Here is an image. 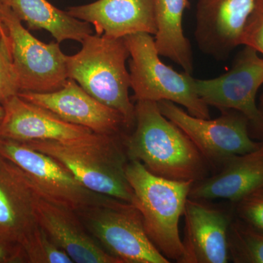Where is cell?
Returning a JSON list of instances; mask_svg holds the SVG:
<instances>
[{"instance_id":"obj_1","label":"cell","mask_w":263,"mask_h":263,"mask_svg":"<svg viewBox=\"0 0 263 263\" xmlns=\"http://www.w3.org/2000/svg\"><path fill=\"white\" fill-rule=\"evenodd\" d=\"M135 107L136 129L124 139L129 160L167 179L195 183L208 177L210 164L189 137L162 115L157 103L140 100Z\"/></svg>"},{"instance_id":"obj_2","label":"cell","mask_w":263,"mask_h":263,"mask_svg":"<svg viewBox=\"0 0 263 263\" xmlns=\"http://www.w3.org/2000/svg\"><path fill=\"white\" fill-rule=\"evenodd\" d=\"M124 136L98 135L89 141L72 143H24L58 161L90 191L132 203L133 193L126 176L129 159Z\"/></svg>"},{"instance_id":"obj_3","label":"cell","mask_w":263,"mask_h":263,"mask_svg":"<svg viewBox=\"0 0 263 263\" xmlns=\"http://www.w3.org/2000/svg\"><path fill=\"white\" fill-rule=\"evenodd\" d=\"M126 176L152 243L167 259L183 263L184 247L179 234L193 181H176L152 174L141 162L129 160Z\"/></svg>"},{"instance_id":"obj_4","label":"cell","mask_w":263,"mask_h":263,"mask_svg":"<svg viewBox=\"0 0 263 263\" xmlns=\"http://www.w3.org/2000/svg\"><path fill=\"white\" fill-rule=\"evenodd\" d=\"M81 51L67 56L69 79L125 119L128 129L136 122V107L129 97L130 76L126 67L129 57L124 37L89 34Z\"/></svg>"},{"instance_id":"obj_5","label":"cell","mask_w":263,"mask_h":263,"mask_svg":"<svg viewBox=\"0 0 263 263\" xmlns=\"http://www.w3.org/2000/svg\"><path fill=\"white\" fill-rule=\"evenodd\" d=\"M131 57L130 88L136 101L172 102L197 118L210 119L209 105L199 98L191 74L179 73L161 61L155 38L148 33L124 37Z\"/></svg>"},{"instance_id":"obj_6","label":"cell","mask_w":263,"mask_h":263,"mask_svg":"<svg viewBox=\"0 0 263 263\" xmlns=\"http://www.w3.org/2000/svg\"><path fill=\"white\" fill-rule=\"evenodd\" d=\"M86 229L120 263H169L147 234L141 213L133 203L108 197L76 212Z\"/></svg>"},{"instance_id":"obj_7","label":"cell","mask_w":263,"mask_h":263,"mask_svg":"<svg viewBox=\"0 0 263 263\" xmlns=\"http://www.w3.org/2000/svg\"><path fill=\"white\" fill-rule=\"evenodd\" d=\"M0 10L20 92L48 93L61 89L69 77L67 55L62 53L60 43L39 41L11 10L3 5Z\"/></svg>"},{"instance_id":"obj_8","label":"cell","mask_w":263,"mask_h":263,"mask_svg":"<svg viewBox=\"0 0 263 263\" xmlns=\"http://www.w3.org/2000/svg\"><path fill=\"white\" fill-rule=\"evenodd\" d=\"M161 113L189 137L212 165H221L235 155L257 149L262 142L254 141L249 135V123L243 114L224 110L217 119L194 117L172 102L157 103Z\"/></svg>"},{"instance_id":"obj_9","label":"cell","mask_w":263,"mask_h":263,"mask_svg":"<svg viewBox=\"0 0 263 263\" xmlns=\"http://www.w3.org/2000/svg\"><path fill=\"white\" fill-rule=\"evenodd\" d=\"M0 155L27 176L40 197L76 212L108 197L90 191L58 161L22 142L0 138Z\"/></svg>"},{"instance_id":"obj_10","label":"cell","mask_w":263,"mask_h":263,"mask_svg":"<svg viewBox=\"0 0 263 263\" xmlns=\"http://www.w3.org/2000/svg\"><path fill=\"white\" fill-rule=\"evenodd\" d=\"M263 84V59L254 48L245 46L237 53L231 68L215 79L194 81L195 91L208 105L221 111L243 114L255 133L263 135V113L256 103Z\"/></svg>"},{"instance_id":"obj_11","label":"cell","mask_w":263,"mask_h":263,"mask_svg":"<svg viewBox=\"0 0 263 263\" xmlns=\"http://www.w3.org/2000/svg\"><path fill=\"white\" fill-rule=\"evenodd\" d=\"M18 95L66 122L88 128L96 134L122 136L124 128L128 129L122 114L93 98L71 79L61 89L53 92L21 91Z\"/></svg>"},{"instance_id":"obj_12","label":"cell","mask_w":263,"mask_h":263,"mask_svg":"<svg viewBox=\"0 0 263 263\" xmlns=\"http://www.w3.org/2000/svg\"><path fill=\"white\" fill-rule=\"evenodd\" d=\"M258 0H197L195 37L199 49L226 61L238 46Z\"/></svg>"},{"instance_id":"obj_13","label":"cell","mask_w":263,"mask_h":263,"mask_svg":"<svg viewBox=\"0 0 263 263\" xmlns=\"http://www.w3.org/2000/svg\"><path fill=\"white\" fill-rule=\"evenodd\" d=\"M0 138L29 143L53 141L62 143L89 141L98 135L88 128L71 124L47 109L15 95L3 105Z\"/></svg>"},{"instance_id":"obj_14","label":"cell","mask_w":263,"mask_h":263,"mask_svg":"<svg viewBox=\"0 0 263 263\" xmlns=\"http://www.w3.org/2000/svg\"><path fill=\"white\" fill-rule=\"evenodd\" d=\"M183 216V263L228 262L231 224L228 214L205 203V200L189 197Z\"/></svg>"},{"instance_id":"obj_15","label":"cell","mask_w":263,"mask_h":263,"mask_svg":"<svg viewBox=\"0 0 263 263\" xmlns=\"http://www.w3.org/2000/svg\"><path fill=\"white\" fill-rule=\"evenodd\" d=\"M37 224L76 263H120L104 250L86 229L76 211L38 196Z\"/></svg>"},{"instance_id":"obj_16","label":"cell","mask_w":263,"mask_h":263,"mask_svg":"<svg viewBox=\"0 0 263 263\" xmlns=\"http://www.w3.org/2000/svg\"><path fill=\"white\" fill-rule=\"evenodd\" d=\"M68 13L94 25L96 34L122 38L157 32L155 0H98L90 4L71 7Z\"/></svg>"},{"instance_id":"obj_17","label":"cell","mask_w":263,"mask_h":263,"mask_svg":"<svg viewBox=\"0 0 263 263\" xmlns=\"http://www.w3.org/2000/svg\"><path fill=\"white\" fill-rule=\"evenodd\" d=\"M263 190V141L257 149L235 155L217 174L194 183L189 197L199 200L226 199L238 202Z\"/></svg>"},{"instance_id":"obj_18","label":"cell","mask_w":263,"mask_h":263,"mask_svg":"<svg viewBox=\"0 0 263 263\" xmlns=\"http://www.w3.org/2000/svg\"><path fill=\"white\" fill-rule=\"evenodd\" d=\"M38 196L26 175L0 155V235L22 243L38 226Z\"/></svg>"},{"instance_id":"obj_19","label":"cell","mask_w":263,"mask_h":263,"mask_svg":"<svg viewBox=\"0 0 263 263\" xmlns=\"http://www.w3.org/2000/svg\"><path fill=\"white\" fill-rule=\"evenodd\" d=\"M0 5L11 10L29 29L48 31L59 43L67 40L82 43L92 34L90 24L58 9L48 0H0Z\"/></svg>"},{"instance_id":"obj_20","label":"cell","mask_w":263,"mask_h":263,"mask_svg":"<svg viewBox=\"0 0 263 263\" xmlns=\"http://www.w3.org/2000/svg\"><path fill=\"white\" fill-rule=\"evenodd\" d=\"M189 6V0H155L157 32L155 41L160 56L167 57L192 75L193 51L183 29V15Z\"/></svg>"},{"instance_id":"obj_21","label":"cell","mask_w":263,"mask_h":263,"mask_svg":"<svg viewBox=\"0 0 263 263\" xmlns=\"http://www.w3.org/2000/svg\"><path fill=\"white\" fill-rule=\"evenodd\" d=\"M230 258L236 263H263V232L242 220L231 222Z\"/></svg>"},{"instance_id":"obj_22","label":"cell","mask_w":263,"mask_h":263,"mask_svg":"<svg viewBox=\"0 0 263 263\" xmlns=\"http://www.w3.org/2000/svg\"><path fill=\"white\" fill-rule=\"evenodd\" d=\"M29 263H72V259L38 224L22 242Z\"/></svg>"},{"instance_id":"obj_23","label":"cell","mask_w":263,"mask_h":263,"mask_svg":"<svg viewBox=\"0 0 263 263\" xmlns=\"http://www.w3.org/2000/svg\"><path fill=\"white\" fill-rule=\"evenodd\" d=\"M20 92L10 51L9 39L0 35V105Z\"/></svg>"},{"instance_id":"obj_24","label":"cell","mask_w":263,"mask_h":263,"mask_svg":"<svg viewBox=\"0 0 263 263\" xmlns=\"http://www.w3.org/2000/svg\"><path fill=\"white\" fill-rule=\"evenodd\" d=\"M241 46L254 48L263 55V0H258L250 15L241 38Z\"/></svg>"},{"instance_id":"obj_25","label":"cell","mask_w":263,"mask_h":263,"mask_svg":"<svg viewBox=\"0 0 263 263\" xmlns=\"http://www.w3.org/2000/svg\"><path fill=\"white\" fill-rule=\"evenodd\" d=\"M237 211L242 221L263 232V190L237 202Z\"/></svg>"},{"instance_id":"obj_26","label":"cell","mask_w":263,"mask_h":263,"mask_svg":"<svg viewBox=\"0 0 263 263\" xmlns=\"http://www.w3.org/2000/svg\"><path fill=\"white\" fill-rule=\"evenodd\" d=\"M27 262L23 247L19 242L0 235V263Z\"/></svg>"},{"instance_id":"obj_27","label":"cell","mask_w":263,"mask_h":263,"mask_svg":"<svg viewBox=\"0 0 263 263\" xmlns=\"http://www.w3.org/2000/svg\"><path fill=\"white\" fill-rule=\"evenodd\" d=\"M0 35L3 36L5 38L8 39V33H7L6 29H5L4 24L0 21Z\"/></svg>"},{"instance_id":"obj_28","label":"cell","mask_w":263,"mask_h":263,"mask_svg":"<svg viewBox=\"0 0 263 263\" xmlns=\"http://www.w3.org/2000/svg\"><path fill=\"white\" fill-rule=\"evenodd\" d=\"M5 115V109L3 105H0V124H1L2 122H3V118H4Z\"/></svg>"},{"instance_id":"obj_29","label":"cell","mask_w":263,"mask_h":263,"mask_svg":"<svg viewBox=\"0 0 263 263\" xmlns=\"http://www.w3.org/2000/svg\"><path fill=\"white\" fill-rule=\"evenodd\" d=\"M259 108L261 109L263 113V94L261 95L260 99H259Z\"/></svg>"},{"instance_id":"obj_30","label":"cell","mask_w":263,"mask_h":263,"mask_svg":"<svg viewBox=\"0 0 263 263\" xmlns=\"http://www.w3.org/2000/svg\"><path fill=\"white\" fill-rule=\"evenodd\" d=\"M0 13H1V10H0ZM0 21H1V22H2V20H1V16H0Z\"/></svg>"}]
</instances>
